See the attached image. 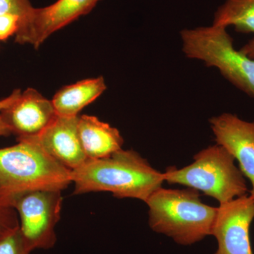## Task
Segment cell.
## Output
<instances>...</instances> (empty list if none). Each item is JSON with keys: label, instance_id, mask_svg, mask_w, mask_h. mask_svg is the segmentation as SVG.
Returning a JSON list of instances; mask_svg holds the SVG:
<instances>
[{"label": "cell", "instance_id": "cell-1", "mask_svg": "<svg viewBox=\"0 0 254 254\" xmlns=\"http://www.w3.org/2000/svg\"><path fill=\"white\" fill-rule=\"evenodd\" d=\"M71 178L73 194L106 191L115 198H136L145 203L165 182L164 173L137 152L123 149L105 158L88 159L71 170Z\"/></svg>", "mask_w": 254, "mask_h": 254}, {"label": "cell", "instance_id": "cell-2", "mask_svg": "<svg viewBox=\"0 0 254 254\" xmlns=\"http://www.w3.org/2000/svg\"><path fill=\"white\" fill-rule=\"evenodd\" d=\"M0 148V200L33 190H63L71 183V170L53 158L32 137L17 138Z\"/></svg>", "mask_w": 254, "mask_h": 254}, {"label": "cell", "instance_id": "cell-3", "mask_svg": "<svg viewBox=\"0 0 254 254\" xmlns=\"http://www.w3.org/2000/svg\"><path fill=\"white\" fill-rule=\"evenodd\" d=\"M145 203L150 228L178 245H193L211 235L218 207L203 203L198 190L160 187Z\"/></svg>", "mask_w": 254, "mask_h": 254}, {"label": "cell", "instance_id": "cell-4", "mask_svg": "<svg viewBox=\"0 0 254 254\" xmlns=\"http://www.w3.org/2000/svg\"><path fill=\"white\" fill-rule=\"evenodd\" d=\"M193 160L183 168L167 169L165 181L200 190L220 204L248 194L245 177L235 165V158L221 145L207 147L196 153Z\"/></svg>", "mask_w": 254, "mask_h": 254}, {"label": "cell", "instance_id": "cell-5", "mask_svg": "<svg viewBox=\"0 0 254 254\" xmlns=\"http://www.w3.org/2000/svg\"><path fill=\"white\" fill-rule=\"evenodd\" d=\"M182 50L187 58L216 68L223 77L254 98V60L235 49L227 28L200 26L182 30Z\"/></svg>", "mask_w": 254, "mask_h": 254}, {"label": "cell", "instance_id": "cell-6", "mask_svg": "<svg viewBox=\"0 0 254 254\" xmlns=\"http://www.w3.org/2000/svg\"><path fill=\"white\" fill-rule=\"evenodd\" d=\"M63 201L62 190H33L13 195L2 203L16 210L23 240L33 252L54 247Z\"/></svg>", "mask_w": 254, "mask_h": 254}, {"label": "cell", "instance_id": "cell-7", "mask_svg": "<svg viewBox=\"0 0 254 254\" xmlns=\"http://www.w3.org/2000/svg\"><path fill=\"white\" fill-rule=\"evenodd\" d=\"M100 0H58L43 8H33L27 18L20 21L15 41L38 49L55 32L89 13Z\"/></svg>", "mask_w": 254, "mask_h": 254}, {"label": "cell", "instance_id": "cell-8", "mask_svg": "<svg viewBox=\"0 0 254 254\" xmlns=\"http://www.w3.org/2000/svg\"><path fill=\"white\" fill-rule=\"evenodd\" d=\"M254 220V199L250 194L220 204L211 233L218 242L214 254H254L250 240Z\"/></svg>", "mask_w": 254, "mask_h": 254}, {"label": "cell", "instance_id": "cell-9", "mask_svg": "<svg viewBox=\"0 0 254 254\" xmlns=\"http://www.w3.org/2000/svg\"><path fill=\"white\" fill-rule=\"evenodd\" d=\"M217 144L237 160L241 172L251 182L250 195L254 199V121L222 113L209 120Z\"/></svg>", "mask_w": 254, "mask_h": 254}, {"label": "cell", "instance_id": "cell-10", "mask_svg": "<svg viewBox=\"0 0 254 254\" xmlns=\"http://www.w3.org/2000/svg\"><path fill=\"white\" fill-rule=\"evenodd\" d=\"M0 115L11 133L18 138L38 136L58 115L52 100L34 88H28Z\"/></svg>", "mask_w": 254, "mask_h": 254}, {"label": "cell", "instance_id": "cell-11", "mask_svg": "<svg viewBox=\"0 0 254 254\" xmlns=\"http://www.w3.org/2000/svg\"><path fill=\"white\" fill-rule=\"evenodd\" d=\"M78 120L79 116L57 115L39 135L32 137L48 154L71 170L88 160L80 141Z\"/></svg>", "mask_w": 254, "mask_h": 254}, {"label": "cell", "instance_id": "cell-12", "mask_svg": "<svg viewBox=\"0 0 254 254\" xmlns=\"http://www.w3.org/2000/svg\"><path fill=\"white\" fill-rule=\"evenodd\" d=\"M78 134L88 159H99L123 149L124 139L118 128L96 117L82 115L78 120Z\"/></svg>", "mask_w": 254, "mask_h": 254}, {"label": "cell", "instance_id": "cell-13", "mask_svg": "<svg viewBox=\"0 0 254 254\" xmlns=\"http://www.w3.org/2000/svg\"><path fill=\"white\" fill-rule=\"evenodd\" d=\"M107 89L103 76L82 80L74 84L63 87L53 98L57 115L78 116V113L91 104Z\"/></svg>", "mask_w": 254, "mask_h": 254}, {"label": "cell", "instance_id": "cell-14", "mask_svg": "<svg viewBox=\"0 0 254 254\" xmlns=\"http://www.w3.org/2000/svg\"><path fill=\"white\" fill-rule=\"evenodd\" d=\"M213 25L254 34V0H225L215 11Z\"/></svg>", "mask_w": 254, "mask_h": 254}, {"label": "cell", "instance_id": "cell-15", "mask_svg": "<svg viewBox=\"0 0 254 254\" xmlns=\"http://www.w3.org/2000/svg\"><path fill=\"white\" fill-rule=\"evenodd\" d=\"M20 228L0 239V254H30Z\"/></svg>", "mask_w": 254, "mask_h": 254}, {"label": "cell", "instance_id": "cell-16", "mask_svg": "<svg viewBox=\"0 0 254 254\" xmlns=\"http://www.w3.org/2000/svg\"><path fill=\"white\" fill-rule=\"evenodd\" d=\"M18 228L19 220L16 210L0 200V239Z\"/></svg>", "mask_w": 254, "mask_h": 254}, {"label": "cell", "instance_id": "cell-17", "mask_svg": "<svg viewBox=\"0 0 254 254\" xmlns=\"http://www.w3.org/2000/svg\"><path fill=\"white\" fill-rule=\"evenodd\" d=\"M33 8L30 0H0V15H16L21 21L29 16Z\"/></svg>", "mask_w": 254, "mask_h": 254}, {"label": "cell", "instance_id": "cell-18", "mask_svg": "<svg viewBox=\"0 0 254 254\" xmlns=\"http://www.w3.org/2000/svg\"><path fill=\"white\" fill-rule=\"evenodd\" d=\"M21 93V90L16 89L9 96L6 97L4 99L0 100V113L5 108L9 107L11 103H14ZM10 134H11V130H10L7 125L5 124L4 122L3 121L2 118H1V115H0V137L9 136Z\"/></svg>", "mask_w": 254, "mask_h": 254}, {"label": "cell", "instance_id": "cell-19", "mask_svg": "<svg viewBox=\"0 0 254 254\" xmlns=\"http://www.w3.org/2000/svg\"><path fill=\"white\" fill-rule=\"evenodd\" d=\"M241 51L248 56L249 58L254 60V38L249 41L248 43H246L241 48Z\"/></svg>", "mask_w": 254, "mask_h": 254}]
</instances>
